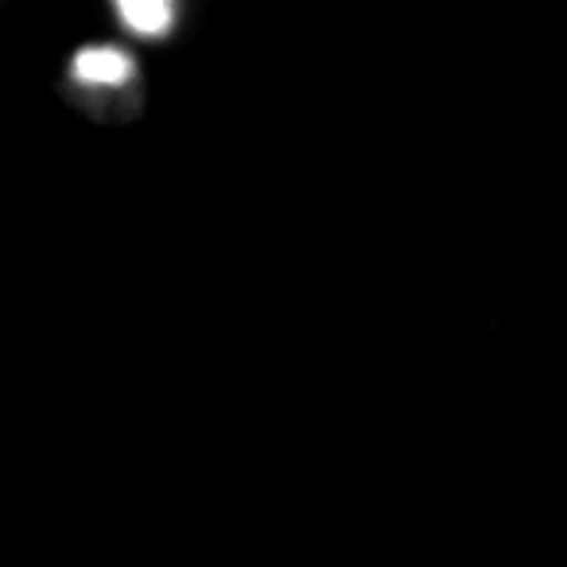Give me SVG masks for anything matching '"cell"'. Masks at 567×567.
<instances>
[{
    "instance_id": "1",
    "label": "cell",
    "mask_w": 567,
    "mask_h": 567,
    "mask_svg": "<svg viewBox=\"0 0 567 567\" xmlns=\"http://www.w3.org/2000/svg\"><path fill=\"white\" fill-rule=\"evenodd\" d=\"M74 79L90 86H125L133 79V59L117 48H86L74 55Z\"/></svg>"
},
{
    "instance_id": "2",
    "label": "cell",
    "mask_w": 567,
    "mask_h": 567,
    "mask_svg": "<svg viewBox=\"0 0 567 567\" xmlns=\"http://www.w3.org/2000/svg\"><path fill=\"white\" fill-rule=\"evenodd\" d=\"M117 17H121V24H125L133 35L156 40V35L172 32L175 9H172V4H164V0H121Z\"/></svg>"
}]
</instances>
